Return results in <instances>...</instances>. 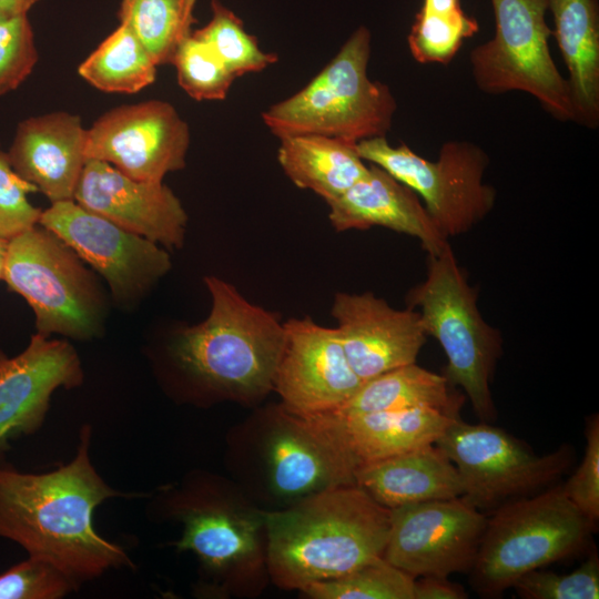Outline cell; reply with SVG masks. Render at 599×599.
<instances>
[{
    "label": "cell",
    "instance_id": "20",
    "mask_svg": "<svg viewBox=\"0 0 599 599\" xmlns=\"http://www.w3.org/2000/svg\"><path fill=\"white\" fill-rule=\"evenodd\" d=\"M85 144L80 116L55 111L21 121L7 153L13 170L55 203L73 200Z\"/></svg>",
    "mask_w": 599,
    "mask_h": 599
},
{
    "label": "cell",
    "instance_id": "29",
    "mask_svg": "<svg viewBox=\"0 0 599 599\" xmlns=\"http://www.w3.org/2000/svg\"><path fill=\"white\" fill-rule=\"evenodd\" d=\"M479 30L460 0H423L407 37L413 58L423 64H448Z\"/></svg>",
    "mask_w": 599,
    "mask_h": 599
},
{
    "label": "cell",
    "instance_id": "30",
    "mask_svg": "<svg viewBox=\"0 0 599 599\" xmlns=\"http://www.w3.org/2000/svg\"><path fill=\"white\" fill-rule=\"evenodd\" d=\"M192 35L207 44L235 78L260 72L277 61V55L264 52L240 18L217 0L212 1L209 23Z\"/></svg>",
    "mask_w": 599,
    "mask_h": 599
},
{
    "label": "cell",
    "instance_id": "9",
    "mask_svg": "<svg viewBox=\"0 0 599 599\" xmlns=\"http://www.w3.org/2000/svg\"><path fill=\"white\" fill-rule=\"evenodd\" d=\"M2 280L31 306L39 334L78 341L102 335L108 301L98 278L42 225L8 242Z\"/></svg>",
    "mask_w": 599,
    "mask_h": 599
},
{
    "label": "cell",
    "instance_id": "39",
    "mask_svg": "<svg viewBox=\"0 0 599 599\" xmlns=\"http://www.w3.org/2000/svg\"><path fill=\"white\" fill-rule=\"evenodd\" d=\"M40 0H0V20H9L28 14Z\"/></svg>",
    "mask_w": 599,
    "mask_h": 599
},
{
    "label": "cell",
    "instance_id": "12",
    "mask_svg": "<svg viewBox=\"0 0 599 599\" xmlns=\"http://www.w3.org/2000/svg\"><path fill=\"white\" fill-rule=\"evenodd\" d=\"M455 465L463 498L477 508L496 509L556 480L570 465L564 445L538 456L524 441L488 423L469 424L457 415L435 444Z\"/></svg>",
    "mask_w": 599,
    "mask_h": 599
},
{
    "label": "cell",
    "instance_id": "11",
    "mask_svg": "<svg viewBox=\"0 0 599 599\" xmlns=\"http://www.w3.org/2000/svg\"><path fill=\"white\" fill-rule=\"evenodd\" d=\"M356 149L364 161L412 189L447 240L470 231L495 206L497 192L484 182L489 158L473 142H445L436 161L406 144L390 145L386 136L361 141Z\"/></svg>",
    "mask_w": 599,
    "mask_h": 599
},
{
    "label": "cell",
    "instance_id": "22",
    "mask_svg": "<svg viewBox=\"0 0 599 599\" xmlns=\"http://www.w3.org/2000/svg\"><path fill=\"white\" fill-rule=\"evenodd\" d=\"M355 483L388 509L464 494L455 465L435 444L363 463L356 470Z\"/></svg>",
    "mask_w": 599,
    "mask_h": 599
},
{
    "label": "cell",
    "instance_id": "33",
    "mask_svg": "<svg viewBox=\"0 0 599 599\" xmlns=\"http://www.w3.org/2000/svg\"><path fill=\"white\" fill-rule=\"evenodd\" d=\"M79 587L54 564L34 556L0 573V599H60Z\"/></svg>",
    "mask_w": 599,
    "mask_h": 599
},
{
    "label": "cell",
    "instance_id": "40",
    "mask_svg": "<svg viewBox=\"0 0 599 599\" xmlns=\"http://www.w3.org/2000/svg\"><path fill=\"white\" fill-rule=\"evenodd\" d=\"M8 241L0 237V280H2L3 265L6 260Z\"/></svg>",
    "mask_w": 599,
    "mask_h": 599
},
{
    "label": "cell",
    "instance_id": "24",
    "mask_svg": "<svg viewBox=\"0 0 599 599\" xmlns=\"http://www.w3.org/2000/svg\"><path fill=\"white\" fill-rule=\"evenodd\" d=\"M278 163L298 187L326 203L342 195L368 172L356 143L321 134L280 138Z\"/></svg>",
    "mask_w": 599,
    "mask_h": 599
},
{
    "label": "cell",
    "instance_id": "3",
    "mask_svg": "<svg viewBox=\"0 0 599 599\" xmlns=\"http://www.w3.org/2000/svg\"><path fill=\"white\" fill-rule=\"evenodd\" d=\"M230 477L263 511L356 485L361 465L335 413L303 415L282 402L255 406L226 435Z\"/></svg>",
    "mask_w": 599,
    "mask_h": 599
},
{
    "label": "cell",
    "instance_id": "41",
    "mask_svg": "<svg viewBox=\"0 0 599 599\" xmlns=\"http://www.w3.org/2000/svg\"><path fill=\"white\" fill-rule=\"evenodd\" d=\"M4 455H6V453L0 451V461H2L4 459Z\"/></svg>",
    "mask_w": 599,
    "mask_h": 599
},
{
    "label": "cell",
    "instance_id": "37",
    "mask_svg": "<svg viewBox=\"0 0 599 599\" xmlns=\"http://www.w3.org/2000/svg\"><path fill=\"white\" fill-rule=\"evenodd\" d=\"M586 446L582 459L562 485L568 499L596 525L599 518V418L592 416L585 430Z\"/></svg>",
    "mask_w": 599,
    "mask_h": 599
},
{
    "label": "cell",
    "instance_id": "28",
    "mask_svg": "<svg viewBox=\"0 0 599 599\" xmlns=\"http://www.w3.org/2000/svg\"><path fill=\"white\" fill-rule=\"evenodd\" d=\"M196 0H121L119 19L146 48L159 65L172 63L181 43L192 34Z\"/></svg>",
    "mask_w": 599,
    "mask_h": 599
},
{
    "label": "cell",
    "instance_id": "31",
    "mask_svg": "<svg viewBox=\"0 0 599 599\" xmlns=\"http://www.w3.org/2000/svg\"><path fill=\"white\" fill-rule=\"evenodd\" d=\"M414 578L383 557L301 592L312 599H414Z\"/></svg>",
    "mask_w": 599,
    "mask_h": 599
},
{
    "label": "cell",
    "instance_id": "25",
    "mask_svg": "<svg viewBox=\"0 0 599 599\" xmlns=\"http://www.w3.org/2000/svg\"><path fill=\"white\" fill-rule=\"evenodd\" d=\"M457 415L436 408H410L338 416L351 448L363 464L436 444Z\"/></svg>",
    "mask_w": 599,
    "mask_h": 599
},
{
    "label": "cell",
    "instance_id": "15",
    "mask_svg": "<svg viewBox=\"0 0 599 599\" xmlns=\"http://www.w3.org/2000/svg\"><path fill=\"white\" fill-rule=\"evenodd\" d=\"M190 129L175 108L149 100L111 109L87 129L88 160L140 181L163 182L185 166Z\"/></svg>",
    "mask_w": 599,
    "mask_h": 599
},
{
    "label": "cell",
    "instance_id": "13",
    "mask_svg": "<svg viewBox=\"0 0 599 599\" xmlns=\"http://www.w3.org/2000/svg\"><path fill=\"white\" fill-rule=\"evenodd\" d=\"M39 224L106 282L121 307L135 306L172 267L165 247L93 213L74 200L51 203Z\"/></svg>",
    "mask_w": 599,
    "mask_h": 599
},
{
    "label": "cell",
    "instance_id": "32",
    "mask_svg": "<svg viewBox=\"0 0 599 599\" xmlns=\"http://www.w3.org/2000/svg\"><path fill=\"white\" fill-rule=\"evenodd\" d=\"M172 64L179 85L196 101L224 100L236 79L209 45L192 34L177 48Z\"/></svg>",
    "mask_w": 599,
    "mask_h": 599
},
{
    "label": "cell",
    "instance_id": "1",
    "mask_svg": "<svg viewBox=\"0 0 599 599\" xmlns=\"http://www.w3.org/2000/svg\"><path fill=\"white\" fill-rule=\"evenodd\" d=\"M206 318L177 328L153 355L164 390L177 403L258 406L273 392L284 323L248 302L231 283L209 275Z\"/></svg>",
    "mask_w": 599,
    "mask_h": 599
},
{
    "label": "cell",
    "instance_id": "17",
    "mask_svg": "<svg viewBox=\"0 0 599 599\" xmlns=\"http://www.w3.org/2000/svg\"><path fill=\"white\" fill-rule=\"evenodd\" d=\"M84 372L74 347L39 333L13 357L0 351V451L11 440L37 433L53 393L82 385Z\"/></svg>",
    "mask_w": 599,
    "mask_h": 599
},
{
    "label": "cell",
    "instance_id": "10",
    "mask_svg": "<svg viewBox=\"0 0 599 599\" xmlns=\"http://www.w3.org/2000/svg\"><path fill=\"white\" fill-rule=\"evenodd\" d=\"M494 37L469 54L477 88L499 95L521 91L555 119L575 122L569 84L550 54L547 0H490Z\"/></svg>",
    "mask_w": 599,
    "mask_h": 599
},
{
    "label": "cell",
    "instance_id": "34",
    "mask_svg": "<svg viewBox=\"0 0 599 599\" xmlns=\"http://www.w3.org/2000/svg\"><path fill=\"white\" fill-rule=\"evenodd\" d=\"M525 599H598L599 560L592 554L569 573L535 569L511 586Z\"/></svg>",
    "mask_w": 599,
    "mask_h": 599
},
{
    "label": "cell",
    "instance_id": "19",
    "mask_svg": "<svg viewBox=\"0 0 599 599\" xmlns=\"http://www.w3.org/2000/svg\"><path fill=\"white\" fill-rule=\"evenodd\" d=\"M332 315L348 363L363 383L416 363L427 339L416 309L394 308L370 292L336 293Z\"/></svg>",
    "mask_w": 599,
    "mask_h": 599
},
{
    "label": "cell",
    "instance_id": "38",
    "mask_svg": "<svg viewBox=\"0 0 599 599\" xmlns=\"http://www.w3.org/2000/svg\"><path fill=\"white\" fill-rule=\"evenodd\" d=\"M414 599H465L464 588L448 577L423 576L414 580Z\"/></svg>",
    "mask_w": 599,
    "mask_h": 599
},
{
    "label": "cell",
    "instance_id": "23",
    "mask_svg": "<svg viewBox=\"0 0 599 599\" xmlns=\"http://www.w3.org/2000/svg\"><path fill=\"white\" fill-rule=\"evenodd\" d=\"M558 48L566 63L575 122L599 125L598 0H547Z\"/></svg>",
    "mask_w": 599,
    "mask_h": 599
},
{
    "label": "cell",
    "instance_id": "16",
    "mask_svg": "<svg viewBox=\"0 0 599 599\" xmlns=\"http://www.w3.org/2000/svg\"><path fill=\"white\" fill-rule=\"evenodd\" d=\"M336 327L311 317L284 322V343L273 392L293 412L325 414L342 407L361 387Z\"/></svg>",
    "mask_w": 599,
    "mask_h": 599
},
{
    "label": "cell",
    "instance_id": "26",
    "mask_svg": "<svg viewBox=\"0 0 599 599\" xmlns=\"http://www.w3.org/2000/svg\"><path fill=\"white\" fill-rule=\"evenodd\" d=\"M451 388L443 374L412 363L364 382L334 413L353 416L410 408H436L459 413L463 396L454 393Z\"/></svg>",
    "mask_w": 599,
    "mask_h": 599
},
{
    "label": "cell",
    "instance_id": "8",
    "mask_svg": "<svg viewBox=\"0 0 599 599\" xmlns=\"http://www.w3.org/2000/svg\"><path fill=\"white\" fill-rule=\"evenodd\" d=\"M593 528L562 485L507 501L487 517L469 571L471 587L499 597L522 575L583 549Z\"/></svg>",
    "mask_w": 599,
    "mask_h": 599
},
{
    "label": "cell",
    "instance_id": "2",
    "mask_svg": "<svg viewBox=\"0 0 599 599\" xmlns=\"http://www.w3.org/2000/svg\"><path fill=\"white\" fill-rule=\"evenodd\" d=\"M92 428L79 433L74 457L54 470L26 473L0 461V538L43 558L80 586L111 569H134L125 549L94 527L105 500L128 497L109 486L90 458Z\"/></svg>",
    "mask_w": 599,
    "mask_h": 599
},
{
    "label": "cell",
    "instance_id": "6",
    "mask_svg": "<svg viewBox=\"0 0 599 599\" xmlns=\"http://www.w3.org/2000/svg\"><path fill=\"white\" fill-rule=\"evenodd\" d=\"M370 31L357 28L337 54L302 90L262 113L278 139L321 134L352 143L386 136L397 109L388 85L372 81Z\"/></svg>",
    "mask_w": 599,
    "mask_h": 599
},
{
    "label": "cell",
    "instance_id": "36",
    "mask_svg": "<svg viewBox=\"0 0 599 599\" xmlns=\"http://www.w3.org/2000/svg\"><path fill=\"white\" fill-rule=\"evenodd\" d=\"M37 187L12 167L0 148V237L10 241L39 224L42 210L31 204L29 193Z\"/></svg>",
    "mask_w": 599,
    "mask_h": 599
},
{
    "label": "cell",
    "instance_id": "21",
    "mask_svg": "<svg viewBox=\"0 0 599 599\" xmlns=\"http://www.w3.org/2000/svg\"><path fill=\"white\" fill-rule=\"evenodd\" d=\"M327 205L331 224L338 232L382 226L418 238L427 254L448 244L420 197L373 163L364 177Z\"/></svg>",
    "mask_w": 599,
    "mask_h": 599
},
{
    "label": "cell",
    "instance_id": "35",
    "mask_svg": "<svg viewBox=\"0 0 599 599\" xmlns=\"http://www.w3.org/2000/svg\"><path fill=\"white\" fill-rule=\"evenodd\" d=\"M39 59L28 14L0 20V97L16 90Z\"/></svg>",
    "mask_w": 599,
    "mask_h": 599
},
{
    "label": "cell",
    "instance_id": "18",
    "mask_svg": "<svg viewBox=\"0 0 599 599\" xmlns=\"http://www.w3.org/2000/svg\"><path fill=\"white\" fill-rule=\"evenodd\" d=\"M73 200L165 248L184 244L187 214L163 182L135 180L105 162L87 160Z\"/></svg>",
    "mask_w": 599,
    "mask_h": 599
},
{
    "label": "cell",
    "instance_id": "7",
    "mask_svg": "<svg viewBox=\"0 0 599 599\" xmlns=\"http://www.w3.org/2000/svg\"><path fill=\"white\" fill-rule=\"evenodd\" d=\"M407 307L418 308L427 335L443 347L444 377L461 387L484 423L496 419L490 384L502 352L500 332L489 325L477 306V291L467 281L449 243L428 254L426 278L408 291Z\"/></svg>",
    "mask_w": 599,
    "mask_h": 599
},
{
    "label": "cell",
    "instance_id": "5",
    "mask_svg": "<svg viewBox=\"0 0 599 599\" xmlns=\"http://www.w3.org/2000/svg\"><path fill=\"white\" fill-rule=\"evenodd\" d=\"M265 525L271 582L302 591L383 557L390 509L357 485H346L265 511Z\"/></svg>",
    "mask_w": 599,
    "mask_h": 599
},
{
    "label": "cell",
    "instance_id": "4",
    "mask_svg": "<svg viewBox=\"0 0 599 599\" xmlns=\"http://www.w3.org/2000/svg\"><path fill=\"white\" fill-rule=\"evenodd\" d=\"M148 516L181 525L171 545L196 558L197 597L253 598L271 582L265 511L231 477L191 470L154 491Z\"/></svg>",
    "mask_w": 599,
    "mask_h": 599
},
{
    "label": "cell",
    "instance_id": "27",
    "mask_svg": "<svg viewBox=\"0 0 599 599\" xmlns=\"http://www.w3.org/2000/svg\"><path fill=\"white\" fill-rule=\"evenodd\" d=\"M158 64L125 26L110 33L78 68V73L95 89L108 93L133 94L152 84Z\"/></svg>",
    "mask_w": 599,
    "mask_h": 599
},
{
    "label": "cell",
    "instance_id": "14",
    "mask_svg": "<svg viewBox=\"0 0 599 599\" xmlns=\"http://www.w3.org/2000/svg\"><path fill=\"white\" fill-rule=\"evenodd\" d=\"M486 522L461 496L393 508L383 558L414 579L469 572Z\"/></svg>",
    "mask_w": 599,
    "mask_h": 599
}]
</instances>
